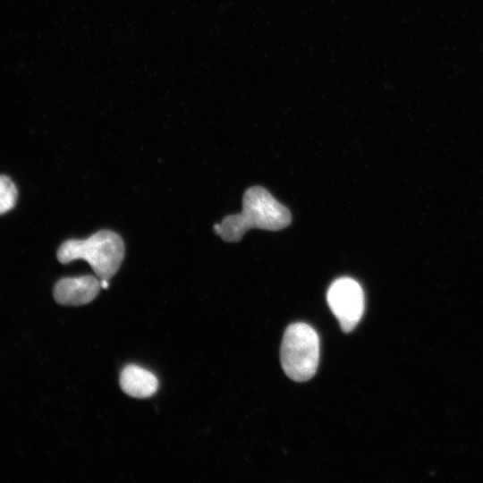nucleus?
Masks as SVG:
<instances>
[{"label":"nucleus","mask_w":483,"mask_h":483,"mask_svg":"<svg viewBox=\"0 0 483 483\" xmlns=\"http://www.w3.org/2000/svg\"><path fill=\"white\" fill-rule=\"evenodd\" d=\"M290 211L277 201L265 188L253 186L242 198V210L225 216L213 228L225 242H234L242 239L250 229L281 230L291 223Z\"/></svg>","instance_id":"nucleus-1"},{"label":"nucleus","mask_w":483,"mask_h":483,"mask_svg":"<svg viewBox=\"0 0 483 483\" xmlns=\"http://www.w3.org/2000/svg\"><path fill=\"white\" fill-rule=\"evenodd\" d=\"M57 259L66 264L86 260L101 279L109 280L118 271L123 257L122 237L110 230H100L86 239H70L59 247Z\"/></svg>","instance_id":"nucleus-2"},{"label":"nucleus","mask_w":483,"mask_h":483,"mask_svg":"<svg viewBox=\"0 0 483 483\" xmlns=\"http://www.w3.org/2000/svg\"><path fill=\"white\" fill-rule=\"evenodd\" d=\"M319 360V339L308 324L290 325L284 335L280 360L284 373L291 379L303 382L316 373Z\"/></svg>","instance_id":"nucleus-3"},{"label":"nucleus","mask_w":483,"mask_h":483,"mask_svg":"<svg viewBox=\"0 0 483 483\" xmlns=\"http://www.w3.org/2000/svg\"><path fill=\"white\" fill-rule=\"evenodd\" d=\"M327 303L342 330L349 333L360 322L364 311V294L352 278L341 277L327 291Z\"/></svg>","instance_id":"nucleus-4"},{"label":"nucleus","mask_w":483,"mask_h":483,"mask_svg":"<svg viewBox=\"0 0 483 483\" xmlns=\"http://www.w3.org/2000/svg\"><path fill=\"white\" fill-rule=\"evenodd\" d=\"M100 288V281L93 275L64 277L55 284L53 294L62 305L80 306L95 299Z\"/></svg>","instance_id":"nucleus-5"},{"label":"nucleus","mask_w":483,"mask_h":483,"mask_svg":"<svg viewBox=\"0 0 483 483\" xmlns=\"http://www.w3.org/2000/svg\"><path fill=\"white\" fill-rule=\"evenodd\" d=\"M120 386L123 391L131 397L147 398L157 392L158 380L146 369L131 364L121 372Z\"/></svg>","instance_id":"nucleus-6"},{"label":"nucleus","mask_w":483,"mask_h":483,"mask_svg":"<svg viewBox=\"0 0 483 483\" xmlns=\"http://www.w3.org/2000/svg\"><path fill=\"white\" fill-rule=\"evenodd\" d=\"M17 196V189L13 181L5 175H0V215L13 208Z\"/></svg>","instance_id":"nucleus-7"},{"label":"nucleus","mask_w":483,"mask_h":483,"mask_svg":"<svg viewBox=\"0 0 483 483\" xmlns=\"http://www.w3.org/2000/svg\"><path fill=\"white\" fill-rule=\"evenodd\" d=\"M100 285H101V288L106 289L108 287V280L101 279Z\"/></svg>","instance_id":"nucleus-8"}]
</instances>
